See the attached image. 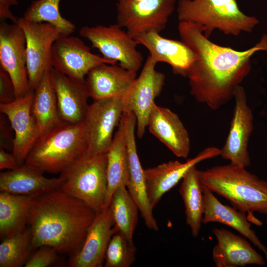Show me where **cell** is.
<instances>
[{
	"label": "cell",
	"mask_w": 267,
	"mask_h": 267,
	"mask_svg": "<svg viewBox=\"0 0 267 267\" xmlns=\"http://www.w3.org/2000/svg\"><path fill=\"white\" fill-rule=\"evenodd\" d=\"M131 1H132V2H138V1H141L142 0H129Z\"/></svg>",
	"instance_id": "38"
},
{
	"label": "cell",
	"mask_w": 267,
	"mask_h": 267,
	"mask_svg": "<svg viewBox=\"0 0 267 267\" xmlns=\"http://www.w3.org/2000/svg\"><path fill=\"white\" fill-rule=\"evenodd\" d=\"M234 98L235 107L230 128L220 149V155L230 163L246 168L251 163L248 146L253 131V116L243 87L237 88Z\"/></svg>",
	"instance_id": "15"
},
{
	"label": "cell",
	"mask_w": 267,
	"mask_h": 267,
	"mask_svg": "<svg viewBox=\"0 0 267 267\" xmlns=\"http://www.w3.org/2000/svg\"><path fill=\"white\" fill-rule=\"evenodd\" d=\"M198 171L196 165L191 167L182 179L179 193L182 199L186 224L194 237L198 236L204 214V196Z\"/></svg>",
	"instance_id": "29"
},
{
	"label": "cell",
	"mask_w": 267,
	"mask_h": 267,
	"mask_svg": "<svg viewBox=\"0 0 267 267\" xmlns=\"http://www.w3.org/2000/svg\"><path fill=\"white\" fill-rule=\"evenodd\" d=\"M34 90L8 103H0V113L7 118L14 131L12 153L19 165L23 164L41 136L32 111Z\"/></svg>",
	"instance_id": "14"
},
{
	"label": "cell",
	"mask_w": 267,
	"mask_h": 267,
	"mask_svg": "<svg viewBox=\"0 0 267 267\" xmlns=\"http://www.w3.org/2000/svg\"><path fill=\"white\" fill-rule=\"evenodd\" d=\"M109 207L116 230L133 240L139 211L126 185H121L116 189Z\"/></svg>",
	"instance_id": "30"
},
{
	"label": "cell",
	"mask_w": 267,
	"mask_h": 267,
	"mask_svg": "<svg viewBox=\"0 0 267 267\" xmlns=\"http://www.w3.org/2000/svg\"><path fill=\"white\" fill-rule=\"evenodd\" d=\"M16 99L13 82L8 73L0 67V103H10Z\"/></svg>",
	"instance_id": "35"
},
{
	"label": "cell",
	"mask_w": 267,
	"mask_h": 267,
	"mask_svg": "<svg viewBox=\"0 0 267 267\" xmlns=\"http://www.w3.org/2000/svg\"><path fill=\"white\" fill-rule=\"evenodd\" d=\"M26 41L24 31L17 23L0 24V65L10 76L16 98L30 90L27 69Z\"/></svg>",
	"instance_id": "12"
},
{
	"label": "cell",
	"mask_w": 267,
	"mask_h": 267,
	"mask_svg": "<svg viewBox=\"0 0 267 267\" xmlns=\"http://www.w3.org/2000/svg\"><path fill=\"white\" fill-rule=\"evenodd\" d=\"M106 153L80 159L61 174L65 178L59 189L82 201L96 213L105 208L107 192Z\"/></svg>",
	"instance_id": "6"
},
{
	"label": "cell",
	"mask_w": 267,
	"mask_h": 267,
	"mask_svg": "<svg viewBox=\"0 0 267 267\" xmlns=\"http://www.w3.org/2000/svg\"><path fill=\"white\" fill-rule=\"evenodd\" d=\"M157 63L154 59L148 56L140 74L124 97L125 109L132 111L136 117L138 138L145 133L154 100L160 94L165 84V74L155 69Z\"/></svg>",
	"instance_id": "11"
},
{
	"label": "cell",
	"mask_w": 267,
	"mask_h": 267,
	"mask_svg": "<svg viewBox=\"0 0 267 267\" xmlns=\"http://www.w3.org/2000/svg\"><path fill=\"white\" fill-rule=\"evenodd\" d=\"M33 248L29 228L2 239L0 244V267H20L25 265Z\"/></svg>",
	"instance_id": "31"
},
{
	"label": "cell",
	"mask_w": 267,
	"mask_h": 267,
	"mask_svg": "<svg viewBox=\"0 0 267 267\" xmlns=\"http://www.w3.org/2000/svg\"><path fill=\"white\" fill-rule=\"evenodd\" d=\"M177 10L179 22L193 24L208 39L215 30L234 36L250 33L258 23L241 11L237 0H179Z\"/></svg>",
	"instance_id": "5"
},
{
	"label": "cell",
	"mask_w": 267,
	"mask_h": 267,
	"mask_svg": "<svg viewBox=\"0 0 267 267\" xmlns=\"http://www.w3.org/2000/svg\"><path fill=\"white\" fill-rule=\"evenodd\" d=\"M178 31L181 40L197 56L185 77L190 93L212 110L234 98L237 88L250 71L252 56L259 50L267 51V35L255 46L239 51L213 43L190 23L179 22Z\"/></svg>",
	"instance_id": "1"
},
{
	"label": "cell",
	"mask_w": 267,
	"mask_h": 267,
	"mask_svg": "<svg viewBox=\"0 0 267 267\" xmlns=\"http://www.w3.org/2000/svg\"><path fill=\"white\" fill-rule=\"evenodd\" d=\"M26 41L27 69L30 89L34 90L45 73L51 68L53 44L62 35L60 29L47 22L28 21L18 18Z\"/></svg>",
	"instance_id": "10"
},
{
	"label": "cell",
	"mask_w": 267,
	"mask_h": 267,
	"mask_svg": "<svg viewBox=\"0 0 267 267\" xmlns=\"http://www.w3.org/2000/svg\"><path fill=\"white\" fill-rule=\"evenodd\" d=\"M123 97H112L93 100L84 121L87 132L89 157L106 153L119 126L125 110Z\"/></svg>",
	"instance_id": "9"
},
{
	"label": "cell",
	"mask_w": 267,
	"mask_h": 267,
	"mask_svg": "<svg viewBox=\"0 0 267 267\" xmlns=\"http://www.w3.org/2000/svg\"><path fill=\"white\" fill-rule=\"evenodd\" d=\"M84 122H63L40 136L24 163L43 173L62 174L87 154Z\"/></svg>",
	"instance_id": "4"
},
{
	"label": "cell",
	"mask_w": 267,
	"mask_h": 267,
	"mask_svg": "<svg viewBox=\"0 0 267 267\" xmlns=\"http://www.w3.org/2000/svg\"><path fill=\"white\" fill-rule=\"evenodd\" d=\"M117 232L109 207L96 213L81 247L71 255L69 266L71 267H102L109 243L113 235Z\"/></svg>",
	"instance_id": "17"
},
{
	"label": "cell",
	"mask_w": 267,
	"mask_h": 267,
	"mask_svg": "<svg viewBox=\"0 0 267 267\" xmlns=\"http://www.w3.org/2000/svg\"><path fill=\"white\" fill-rule=\"evenodd\" d=\"M176 0H142L132 2L118 0L117 24L135 39L142 34L164 30L175 9Z\"/></svg>",
	"instance_id": "8"
},
{
	"label": "cell",
	"mask_w": 267,
	"mask_h": 267,
	"mask_svg": "<svg viewBox=\"0 0 267 267\" xmlns=\"http://www.w3.org/2000/svg\"><path fill=\"white\" fill-rule=\"evenodd\" d=\"M122 120L129 157V173L127 187L138 207L145 225L149 229L157 231L158 225L148 199L144 170L137 152L135 136L136 117L132 111L125 110Z\"/></svg>",
	"instance_id": "16"
},
{
	"label": "cell",
	"mask_w": 267,
	"mask_h": 267,
	"mask_svg": "<svg viewBox=\"0 0 267 267\" xmlns=\"http://www.w3.org/2000/svg\"><path fill=\"white\" fill-rule=\"evenodd\" d=\"M220 152L218 148L208 147L184 163L170 161L144 170L147 193L151 207L154 208L163 195L182 179L191 167L205 160L220 156Z\"/></svg>",
	"instance_id": "18"
},
{
	"label": "cell",
	"mask_w": 267,
	"mask_h": 267,
	"mask_svg": "<svg viewBox=\"0 0 267 267\" xmlns=\"http://www.w3.org/2000/svg\"><path fill=\"white\" fill-rule=\"evenodd\" d=\"M148 50L149 55L157 63L171 66L173 73L186 77V73L197 59L196 53L183 42L167 39L155 30L148 31L135 39Z\"/></svg>",
	"instance_id": "20"
},
{
	"label": "cell",
	"mask_w": 267,
	"mask_h": 267,
	"mask_svg": "<svg viewBox=\"0 0 267 267\" xmlns=\"http://www.w3.org/2000/svg\"><path fill=\"white\" fill-rule=\"evenodd\" d=\"M147 127L176 156L187 158L190 150L189 134L177 114L155 103Z\"/></svg>",
	"instance_id": "24"
},
{
	"label": "cell",
	"mask_w": 267,
	"mask_h": 267,
	"mask_svg": "<svg viewBox=\"0 0 267 267\" xmlns=\"http://www.w3.org/2000/svg\"><path fill=\"white\" fill-rule=\"evenodd\" d=\"M103 63L117 64L92 53L90 47L77 37L61 35L53 44L52 67L73 79L85 81L92 68Z\"/></svg>",
	"instance_id": "13"
},
{
	"label": "cell",
	"mask_w": 267,
	"mask_h": 267,
	"mask_svg": "<svg viewBox=\"0 0 267 267\" xmlns=\"http://www.w3.org/2000/svg\"><path fill=\"white\" fill-rule=\"evenodd\" d=\"M107 192L105 208L109 206L112 196L121 185H127L129 165L124 126L121 119L117 131L106 152Z\"/></svg>",
	"instance_id": "26"
},
{
	"label": "cell",
	"mask_w": 267,
	"mask_h": 267,
	"mask_svg": "<svg viewBox=\"0 0 267 267\" xmlns=\"http://www.w3.org/2000/svg\"><path fill=\"white\" fill-rule=\"evenodd\" d=\"M202 185L227 200L236 209L267 215V181L230 163L198 171Z\"/></svg>",
	"instance_id": "3"
},
{
	"label": "cell",
	"mask_w": 267,
	"mask_h": 267,
	"mask_svg": "<svg viewBox=\"0 0 267 267\" xmlns=\"http://www.w3.org/2000/svg\"><path fill=\"white\" fill-rule=\"evenodd\" d=\"M17 0H0V19L1 21L10 20L12 23H17L18 18L13 15L10 10L11 6L16 5Z\"/></svg>",
	"instance_id": "36"
},
{
	"label": "cell",
	"mask_w": 267,
	"mask_h": 267,
	"mask_svg": "<svg viewBox=\"0 0 267 267\" xmlns=\"http://www.w3.org/2000/svg\"><path fill=\"white\" fill-rule=\"evenodd\" d=\"M202 187L204 205L202 222H218L232 228L257 247L267 261V248L252 229L246 213L223 204L210 189L203 185Z\"/></svg>",
	"instance_id": "25"
},
{
	"label": "cell",
	"mask_w": 267,
	"mask_h": 267,
	"mask_svg": "<svg viewBox=\"0 0 267 267\" xmlns=\"http://www.w3.org/2000/svg\"><path fill=\"white\" fill-rule=\"evenodd\" d=\"M32 111L41 135L63 122L59 115L49 71L45 73L34 90Z\"/></svg>",
	"instance_id": "28"
},
{
	"label": "cell",
	"mask_w": 267,
	"mask_h": 267,
	"mask_svg": "<svg viewBox=\"0 0 267 267\" xmlns=\"http://www.w3.org/2000/svg\"><path fill=\"white\" fill-rule=\"evenodd\" d=\"M51 80L55 92L60 117L64 122L78 124L84 122L90 97L85 81H77L51 67Z\"/></svg>",
	"instance_id": "19"
},
{
	"label": "cell",
	"mask_w": 267,
	"mask_h": 267,
	"mask_svg": "<svg viewBox=\"0 0 267 267\" xmlns=\"http://www.w3.org/2000/svg\"><path fill=\"white\" fill-rule=\"evenodd\" d=\"M60 0H33L24 12L23 17L28 21L50 23L60 29L62 35H70L75 31L76 26L61 16L59 11Z\"/></svg>",
	"instance_id": "32"
},
{
	"label": "cell",
	"mask_w": 267,
	"mask_h": 267,
	"mask_svg": "<svg viewBox=\"0 0 267 267\" xmlns=\"http://www.w3.org/2000/svg\"><path fill=\"white\" fill-rule=\"evenodd\" d=\"M35 197L0 193V236L2 239L24 230Z\"/></svg>",
	"instance_id": "27"
},
{
	"label": "cell",
	"mask_w": 267,
	"mask_h": 267,
	"mask_svg": "<svg viewBox=\"0 0 267 267\" xmlns=\"http://www.w3.org/2000/svg\"><path fill=\"white\" fill-rule=\"evenodd\" d=\"M217 240L212 250V259L217 267H240L250 265L264 266L263 257L248 240L224 228L214 227Z\"/></svg>",
	"instance_id": "21"
},
{
	"label": "cell",
	"mask_w": 267,
	"mask_h": 267,
	"mask_svg": "<svg viewBox=\"0 0 267 267\" xmlns=\"http://www.w3.org/2000/svg\"><path fill=\"white\" fill-rule=\"evenodd\" d=\"M136 73L117 64L103 63L95 67L85 79L90 97L93 100L125 97L136 78Z\"/></svg>",
	"instance_id": "23"
},
{
	"label": "cell",
	"mask_w": 267,
	"mask_h": 267,
	"mask_svg": "<svg viewBox=\"0 0 267 267\" xmlns=\"http://www.w3.org/2000/svg\"><path fill=\"white\" fill-rule=\"evenodd\" d=\"M96 214L86 203L59 189L35 197L28 222L33 248L47 246L59 254H74Z\"/></svg>",
	"instance_id": "2"
},
{
	"label": "cell",
	"mask_w": 267,
	"mask_h": 267,
	"mask_svg": "<svg viewBox=\"0 0 267 267\" xmlns=\"http://www.w3.org/2000/svg\"><path fill=\"white\" fill-rule=\"evenodd\" d=\"M79 33L98 50L104 58L118 63L123 68L137 72L142 65L143 56L137 49L138 45L117 23L109 26H85Z\"/></svg>",
	"instance_id": "7"
},
{
	"label": "cell",
	"mask_w": 267,
	"mask_h": 267,
	"mask_svg": "<svg viewBox=\"0 0 267 267\" xmlns=\"http://www.w3.org/2000/svg\"><path fill=\"white\" fill-rule=\"evenodd\" d=\"M19 164L13 153H9L0 147V170H11L17 168Z\"/></svg>",
	"instance_id": "37"
},
{
	"label": "cell",
	"mask_w": 267,
	"mask_h": 267,
	"mask_svg": "<svg viewBox=\"0 0 267 267\" xmlns=\"http://www.w3.org/2000/svg\"><path fill=\"white\" fill-rule=\"evenodd\" d=\"M42 172L25 163L0 174V191L12 194L36 197L59 189L64 181L61 175L48 178Z\"/></svg>",
	"instance_id": "22"
},
{
	"label": "cell",
	"mask_w": 267,
	"mask_h": 267,
	"mask_svg": "<svg viewBox=\"0 0 267 267\" xmlns=\"http://www.w3.org/2000/svg\"><path fill=\"white\" fill-rule=\"evenodd\" d=\"M136 248L119 232L114 233L108 245L105 258L106 267H130L135 261Z\"/></svg>",
	"instance_id": "33"
},
{
	"label": "cell",
	"mask_w": 267,
	"mask_h": 267,
	"mask_svg": "<svg viewBox=\"0 0 267 267\" xmlns=\"http://www.w3.org/2000/svg\"><path fill=\"white\" fill-rule=\"evenodd\" d=\"M38 248L26 263L25 267H47L57 261L59 253L54 248L47 246Z\"/></svg>",
	"instance_id": "34"
}]
</instances>
